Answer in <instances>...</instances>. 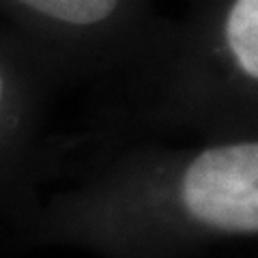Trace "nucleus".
Segmentation results:
<instances>
[{"instance_id": "obj_1", "label": "nucleus", "mask_w": 258, "mask_h": 258, "mask_svg": "<svg viewBox=\"0 0 258 258\" xmlns=\"http://www.w3.org/2000/svg\"><path fill=\"white\" fill-rule=\"evenodd\" d=\"M226 41L245 74L258 78V0H235L226 20Z\"/></svg>"}, {"instance_id": "obj_2", "label": "nucleus", "mask_w": 258, "mask_h": 258, "mask_svg": "<svg viewBox=\"0 0 258 258\" xmlns=\"http://www.w3.org/2000/svg\"><path fill=\"white\" fill-rule=\"evenodd\" d=\"M32 11L76 26H91L108 20L118 0H18Z\"/></svg>"}]
</instances>
